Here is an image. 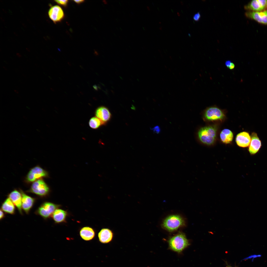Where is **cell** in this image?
Returning <instances> with one entry per match:
<instances>
[{"mask_svg":"<svg viewBox=\"0 0 267 267\" xmlns=\"http://www.w3.org/2000/svg\"><path fill=\"white\" fill-rule=\"evenodd\" d=\"M168 244L170 249L179 254L190 245L185 236L181 233L170 238L168 241Z\"/></svg>","mask_w":267,"mask_h":267,"instance_id":"6da1fadb","label":"cell"},{"mask_svg":"<svg viewBox=\"0 0 267 267\" xmlns=\"http://www.w3.org/2000/svg\"><path fill=\"white\" fill-rule=\"evenodd\" d=\"M216 129L213 126H208L201 128L199 131L198 135L200 140L207 145L212 144L215 140Z\"/></svg>","mask_w":267,"mask_h":267,"instance_id":"7a4b0ae2","label":"cell"},{"mask_svg":"<svg viewBox=\"0 0 267 267\" xmlns=\"http://www.w3.org/2000/svg\"><path fill=\"white\" fill-rule=\"evenodd\" d=\"M185 223L183 219L180 216L177 215H170L163 221V227L169 231H173L184 225Z\"/></svg>","mask_w":267,"mask_h":267,"instance_id":"3957f363","label":"cell"},{"mask_svg":"<svg viewBox=\"0 0 267 267\" xmlns=\"http://www.w3.org/2000/svg\"><path fill=\"white\" fill-rule=\"evenodd\" d=\"M59 205L49 202L42 203L35 212L36 214L40 215L44 219H47L51 217L55 210Z\"/></svg>","mask_w":267,"mask_h":267,"instance_id":"277c9868","label":"cell"},{"mask_svg":"<svg viewBox=\"0 0 267 267\" xmlns=\"http://www.w3.org/2000/svg\"><path fill=\"white\" fill-rule=\"evenodd\" d=\"M49 191L47 185L42 179H39L32 184L30 192L39 196L43 197L48 195Z\"/></svg>","mask_w":267,"mask_h":267,"instance_id":"5b68a950","label":"cell"},{"mask_svg":"<svg viewBox=\"0 0 267 267\" xmlns=\"http://www.w3.org/2000/svg\"><path fill=\"white\" fill-rule=\"evenodd\" d=\"M47 173L42 168L37 166L30 171L27 176V180L30 182H34L41 178L47 176Z\"/></svg>","mask_w":267,"mask_h":267,"instance_id":"8992f818","label":"cell"},{"mask_svg":"<svg viewBox=\"0 0 267 267\" xmlns=\"http://www.w3.org/2000/svg\"><path fill=\"white\" fill-rule=\"evenodd\" d=\"M245 15L247 17L260 23L267 24V10L256 12L247 11L245 13Z\"/></svg>","mask_w":267,"mask_h":267,"instance_id":"52a82bcc","label":"cell"},{"mask_svg":"<svg viewBox=\"0 0 267 267\" xmlns=\"http://www.w3.org/2000/svg\"><path fill=\"white\" fill-rule=\"evenodd\" d=\"M48 13L49 18L55 23L61 21L64 16L62 9L60 7L57 5L51 7Z\"/></svg>","mask_w":267,"mask_h":267,"instance_id":"ba28073f","label":"cell"},{"mask_svg":"<svg viewBox=\"0 0 267 267\" xmlns=\"http://www.w3.org/2000/svg\"><path fill=\"white\" fill-rule=\"evenodd\" d=\"M204 116L208 120L214 121L223 119L224 115L219 108L216 107H211L206 111Z\"/></svg>","mask_w":267,"mask_h":267,"instance_id":"9c48e42d","label":"cell"},{"mask_svg":"<svg viewBox=\"0 0 267 267\" xmlns=\"http://www.w3.org/2000/svg\"><path fill=\"white\" fill-rule=\"evenodd\" d=\"M267 0H254L250 2L244 7L246 10L252 11H260L264 10L266 7Z\"/></svg>","mask_w":267,"mask_h":267,"instance_id":"30bf717a","label":"cell"},{"mask_svg":"<svg viewBox=\"0 0 267 267\" xmlns=\"http://www.w3.org/2000/svg\"><path fill=\"white\" fill-rule=\"evenodd\" d=\"M22 197V209L27 214L29 213L35 201V199L26 194L22 190H20Z\"/></svg>","mask_w":267,"mask_h":267,"instance_id":"8fae6325","label":"cell"},{"mask_svg":"<svg viewBox=\"0 0 267 267\" xmlns=\"http://www.w3.org/2000/svg\"><path fill=\"white\" fill-rule=\"evenodd\" d=\"M251 141L248 148V151L251 155H254L258 152L261 146V140L257 134L252 133L251 135Z\"/></svg>","mask_w":267,"mask_h":267,"instance_id":"7c38bea8","label":"cell"},{"mask_svg":"<svg viewBox=\"0 0 267 267\" xmlns=\"http://www.w3.org/2000/svg\"><path fill=\"white\" fill-rule=\"evenodd\" d=\"M95 114L96 117L100 120L105 124L110 119L111 114L107 107L101 106L96 110Z\"/></svg>","mask_w":267,"mask_h":267,"instance_id":"4fadbf2b","label":"cell"},{"mask_svg":"<svg viewBox=\"0 0 267 267\" xmlns=\"http://www.w3.org/2000/svg\"><path fill=\"white\" fill-rule=\"evenodd\" d=\"M8 197L16 207L20 214L22 215V197L21 192L16 190H14L9 194Z\"/></svg>","mask_w":267,"mask_h":267,"instance_id":"5bb4252c","label":"cell"},{"mask_svg":"<svg viewBox=\"0 0 267 267\" xmlns=\"http://www.w3.org/2000/svg\"><path fill=\"white\" fill-rule=\"evenodd\" d=\"M251 141V136L248 133L246 132H243L239 133L236 138L237 144L239 146L242 147L248 146Z\"/></svg>","mask_w":267,"mask_h":267,"instance_id":"9a60e30c","label":"cell"},{"mask_svg":"<svg viewBox=\"0 0 267 267\" xmlns=\"http://www.w3.org/2000/svg\"><path fill=\"white\" fill-rule=\"evenodd\" d=\"M113 236L112 231L108 228L102 229L98 234L99 241L103 244L108 243L112 240Z\"/></svg>","mask_w":267,"mask_h":267,"instance_id":"2e32d148","label":"cell"},{"mask_svg":"<svg viewBox=\"0 0 267 267\" xmlns=\"http://www.w3.org/2000/svg\"><path fill=\"white\" fill-rule=\"evenodd\" d=\"M80 235L84 240L88 241L92 239L95 236L94 230L89 227H85L82 228L80 231Z\"/></svg>","mask_w":267,"mask_h":267,"instance_id":"e0dca14e","label":"cell"},{"mask_svg":"<svg viewBox=\"0 0 267 267\" xmlns=\"http://www.w3.org/2000/svg\"><path fill=\"white\" fill-rule=\"evenodd\" d=\"M67 214L65 211L57 208L54 211L51 217L55 223H59L65 221Z\"/></svg>","mask_w":267,"mask_h":267,"instance_id":"ac0fdd59","label":"cell"},{"mask_svg":"<svg viewBox=\"0 0 267 267\" xmlns=\"http://www.w3.org/2000/svg\"><path fill=\"white\" fill-rule=\"evenodd\" d=\"M1 209L5 213L11 215L14 214L15 213V205L9 198L2 203Z\"/></svg>","mask_w":267,"mask_h":267,"instance_id":"d6986e66","label":"cell"},{"mask_svg":"<svg viewBox=\"0 0 267 267\" xmlns=\"http://www.w3.org/2000/svg\"><path fill=\"white\" fill-rule=\"evenodd\" d=\"M233 137V133L228 129H223L220 134V137L222 141L225 144L230 143L232 140Z\"/></svg>","mask_w":267,"mask_h":267,"instance_id":"ffe728a7","label":"cell"},{"mask_svg":"<svg viewBox=\"0 0 267 267\" xmlns=\"http://www.w3.org/2000/svg\"><path fill=\"white\" fill-rule=\"evenodd\" d=\"M89 124L92 129H97L105 124L99 118L96 116L92 117L89 120Z\"/></svg>","mask_w":267,"mask_h":267,"instance_id":"44dd1931","label":"cell"},{"mask_svg":"<svg viewBox=\"0 0 267 267\" xmlns=\"http://www.w3.org/2000/svg\"><path fill=\"white\" fill-rule=\"evenodd\" d=\"M55 1L58 4L64 6H67L68 2V0H55Z\"/></svg>","mask_w":267,"mask_h":267,"instance_id":"7402d4cb","label":"cell"},{"mask_svg":"<svg viewBox=\"0 0 267 267\" xmlns=\"http://www.w3.org/2000/svg\"><path fill=\"white\" fill-rule=\"evenodd\" d=\"M201 15L199 12L195 14L193 16V20L196 22L199 21Z\"/></svg>","mask_w":267,"mask_h":267,"instance_id":"603a6c76","label":"cell"},{"mask_svg":"<svg viewBox=\"0 0 267 267\" xmlns=\"http://www.w3.org/2000/svg\"><path fill=\"white\" fill-rule=\"evenodd\" d=\"M152 130L154 133L157 134H158L160 131V127L158 126L154 127L153 128H152Z\"/></svg>","mask_w":267,"mask_h":267,"instance_id":"cb8c5ba5","label":"cell"},{"mask_svg":"<svg viewBox=\"0 0 267 267\" xmlns=\"http://www.w3.org/2000/svg\"><path fill=\"white\" fill-rule=\"evenodd\" d=\"M5 216V214L4 213V212L2 211L1 209L0 210V220H1L3 219L4 217Z\"/></svg>","mask_w":267,"mask_h":267,"instance_id":"d4e9b609","label":"cell"},{"mask_svg":"<svg viewBox=\"0 0 267 267\" xmlns=\"http://www.w3.org/2000/svg\"><path fill=\"white\" fill-rule=\"evenodd\" d=\"M232 62L230 60H227L225 62V65L228 68L230 66Z\"/></svg>","mask_w":267,"mask_h":267,"instance_id":"484cf974","label":"cell"},{"mask_svg":"<svg viewBox=\"0 0 267 267\" xmlns=\"http://www.w3.org/2000/svg\"><path fill=\"white\" fill-rule=\"evenodd\" d=\"M235 67V64L232 62L231 64L229 67L228 68L230 70L233 69Z\"/></svg>","mask_w":267,"mask_h":267,"instance_id":"4316f807","label":"cell"},{"mask_svg":"<svg viewBox=\"0 0 267 267\" xmlns=\"http://www.w3.org/2000/svg\"><path fill=\"white\" fill-rule=\"evenodd\" d=\"M74 1L75 3L77 4H80L81 3H82L84 2L85 1L84 0H74Z\"/></svg>","mask_w":267,"mask_h":267,"instance_id":"83f0119b","label":"cell"},{"mask_svg":"<svg viewBox=\"0 0 267 267\" xmlns=\"http://www.w3.org/2000/svg\"><path fill=\"white\" fill-rule=\"evenodd\" d=\"M93 88H94V89H95L96 90H97V87H96V86L95 85V86H93Z\"/></svg>","mask_w":267,"mask_h":267,"instance_id":"f1b7e54d","label":"cell"},{"mask_svg":"<svg viewBox=\"0 0 267 267\" xmlns=\"http://www.w3.org/2000/svg\"><path fill=\"white\" fill-rule=\"evenodd\" d=\"M266 7H267V4H266Z\"/></svg>","mask_w":267,"mask_h":267,"instance_id":"f546056e","label":"cell"},{"mask_svg":"<svg viewBox=\"0 0 267 267\" xmlns=\"http://www.w3.org/2000/svg\"><path fill=\"white\" fill-rule=\"evenodd\" d=\"M232 267L229 266V267Z\"/></svg>","mask_w":267,"mask_h":267,"instance_id":"4dcf8cb0","label":"cell"}]
</instances>
